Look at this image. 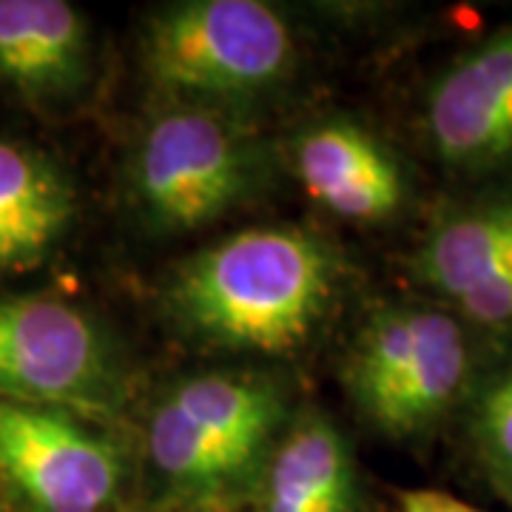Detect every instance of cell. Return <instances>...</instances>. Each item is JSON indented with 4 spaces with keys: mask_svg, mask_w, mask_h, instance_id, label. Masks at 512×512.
<instances>
[{
    "mask_svg": "<svg viewBox=\"0 0 512 512\" xmlns=\"http://www.w3.org/2000/svg\"><path fill=\"white\" fill-rule=\"evenodd\" d=\"M333 285V254L313 234L248 228L188 259L171 305L211 345L285 356L319 325Z\"/></svg>",
    "mask_w": 512,
    "mask_h": 512,
    "instance_id": "obj_1",
    "label": "cell"
},
{
    "mask_svg": "<svg viewBox=\"0 0 512 512\" xmlns=\"http://www.w3.org/2000/svg\"><path fill=\"white\" fill-rule=\"evenodd\" d=\"M296 60L291 26L259 0H185L148 20L143 66L177 100H248L271 92Z\"/></svg>",
    "mask_w": 512,
    "mask_h": 512,
    "instance_id": "obj_2",
    "label": "cell"
},
{
    "mask_svg": "<svg viewBox=\"0 0 512 512\" xmlns=\"http://www.w3.org/2000/svg\"><path fill=\"white\" fill-rule=\"evenodd\" d=\"M470 373L453 313L393 305L373 313L350 348L345 379L359 410L390 436H413L450 410Z\"/></svg>",
    "mask_w": 512,
    "mask_h": 512,
    "instance_id": "obj_3",
    "label": "cell"
},
{
    "mask_svg": "<svg viewBox=\"0 0 512 512\" xmlns=\"http://www.w3.org/2000/svg\"><path fill=\"white\" fill-rule=\"evenodd\" d=\"M282 419V393L254 376H194L151 416L148 450L171 484L222 493L251 476Z\"/></svg>",
    "mask_w": 512,
    "mask_h": 512,
    "instance_id": "obj_4",
    "label": "cell"
},
{
    "mask_svg": "<svg viewBox=\"0 0 512 512\" xmlns=\"http://www.w3.org/2000/svg\"><path fill=\"white\" fill-rule=\"evenodd\" d=\"M134 194L163 231H194L245 200L256 177L254 148L217 111H165L134 157Z\"/></svg>",
    "mask_w": 512,
    "mask_h": 512,
    "instance_id": "obj_5",
    "label": "cell"
},
{
    "mask_svg": "<svg viewBox=\"0 0 512 512\" xmlns=\"http://www.w3.org/2000/svg\"><path fill=\"white\" fill-rule=\"evenodd\" d=\"M0 399L69 413L117 402V365L103 330L52 296H0Z\"/></svg>",
    "mask_w": 512,
    "mask_h": 512,
    "instance_id": "obj_6",
    "label": "cell"
},
{
    "mask_svg": "<svg viewBox=\"0 0 512 512\" xmlns=\"http://www.w3.org/2000/svg\"><path fill=\"white\" fill-rule=\"evenodd\" d=\"M123 467L114 441L69 410L0 399V478L32 512H103Z\"/></svg>",
    "mask_w": 512,
    "mask_h": 512,
    "instance_id": "obj_7",
    "label": "cell"
},
{
    "mask_svg": "<svg viewBox=\"0 0 512 512\" xmlns=\"http://www.w3.org/2000/svg\"><path fill=\"white\" fill-rule=\"evenodd\" d=\"M424 126L441 163L487 171L512 160V26L498 29L441 74Z\"/></svg>",
    "mask_w": 512,
    "mask_h": 512,
    "instance_id": "obj_8",
    "label": "cell"
},
{
    "mask_svg": "<svg viewBox=\"0 0 512 512\" xmlns=\"http://www.w3.org/2000/svg\"><path fill=\"white\" fill-rule=\"evenodd\" d=\"M416 271L467 322L512 328V197L439 222L416 254Z\"/></svg>",
    "mask_w": 512,
    "mask_h": 512,
    "instance_id": "obj_9",
    "label": "cell"
},
{
    "mask_svg": "<svg viewBox=\"0 0 512 512\" xmlns=\"http://www.w3.org/2000/svg\"><path fill=\"white\" fill-rule=\"evenodd\" d=\"M293 174L330 214L382 222L404 202V171L379 137L345 120L308 128L293 146Z\"/></svg>",
    "mask_w": 512,
    "mask_h": 512,
    "instance_id": "obj_10",
    "label": "cell"
},
{
    "mask_svg": "<svg viewBox=\"0 0 512 512\" xmlns=\"http://www.w3.org/2000/svg\"><path fill=\"white\" fill-rule=\"evenodd\" d=\"M86 18L63 0H0V83L29 100H60L89 80Z\"/></svg>",
    "mask_w": 512,
    "mask_h": 512,
    "instance_id": "obj_11",
    "label": "cell"
},
{
    "mask_svg": "<svg viewBox=\"0 0 512 512\" xmlns=\"http://www.w3.org/2000/svg\"><path fill=\"white\" fill-rule=\"evenodd\" d=\"M74 217L66 174L40 151L0 140V274L37 268Z\"/></svg>",
    "mask_w": 512,
    "mask_h": 512,
    "instance_id": "obj_12",
    "label": "cell"
},
{
    "mask_svg": "<svg viewBox=\"0 0 512 512\" xmlns=\"http://www.w3.org/2000/svg\"><path fill=\"white\" fill-rule=\"evenodd\" d=\"M356 464L348 441L322 416L279 441L262 484V512H356Z\"/></svg>",
    "mask_w": 512,
    "mask_h": 512,
    "instance_id": "obj_13",
    "label": "cell"
},
{
    "mask_svg": "<svg viewBox=\"0 0 512 512\" xmlns=\"http://www.w3.org/2000/svg\"><path fill=\"white\" fill-rule=\"evenodd\" d=\"M476 441L501 481H512V367L478 399Z\"/></svg>",
    "mask_w": 512,
    "mask_h": 512,
    "instance_id": "obj_14",
    "label": "cell"
},
{
    "mask_svg": "<svg viewBox=\"0 0 512 512\" xmlns=\"http://www.w3.org/2000/svg\"><path fill=\"white\" fill-rule=\"evenodd\" d=\"M399 504L402 512H481L439 490H407L399 498Z\"/></svg>",
    "mask_w": 512,
    "mask_h": 512,
    "instance_id": "obj_15",
    "label": "cell"
},
{
    "mask_svg": "<svg viewBox=\"0 0 512 512\" xmlns=\"http://www.w3.org/2000/svg\"><path fill=\"white\" fill-rule=\"evenodd\" d=\"M501 487H504V490H507V493H510V498H512V481H501Z\"/></svg>",
    "mask_w": 512,
    "mask_h": 512,
    "instance_id": "obj_16",
    "label": "cell"
}]
</instances>
